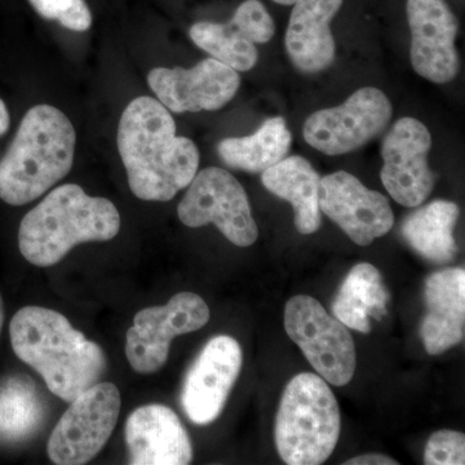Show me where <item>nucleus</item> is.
Here are the masks:
<instances>
[{"label": "nucleus", "instance_id": "nucleus-1", "mask_svg": "<svg viewBox=\"0 0 465 465\" xmlns=\"http://www.w3.org/2000/svg\"><path fill=\"white\" fill-rule=\"evenodd\" d=\"M128 185L137 198L167 202L194 179L200 152L188 137L176 136V124L163 104L137 97L128 104L116 134Z\"/></svg>", "mask_w": 465, "mask_h": 465}, {"label": "nucleus", "instance_id": "nucleus-2", "mask_svg": "<svg viewBox=\"0 0 465 465\" xmlns=\"http://www.w3.org/2000/svg\"><path fill=\"white\" fill-rule=\"evenodd\" d=\"M12 349L35 370L58 399L72 402L100 381L106 369L105 351L52 309H20L9 326Z\"/></svg>", "mask_w": 465, "mask_h": 465}, {"label": "nucleus", "instance_id": "nucleus-3", "mask_svg": "<svg viewBox=\"0 0 465 465\" xmlns=\"http://www.w3.org/2000/svg\"><path fill=\"white\" fill-rule=\"evenodd\" d=\"M119 229L121 215L113 202L66 183L26 213L18 229V247L30 264L47 268L78 244L113 240Z\"/></svg>", "mask_w": 465, "mask_h": 465}, {"label": "nucleus", "instance_id": "nucleus-4", "mask_svg": "<svg viewBox=\"0 0 465 465\" xmlns=\"http://www.w3.org/2000/svg\"><path fill=\"white\" fill-rule=\"evenodd\" d=\"M75 145L74 127L61 110L34 106L0 162V200L11 206L38 200L70 173Z\"/></svg>", "mask_w": 465, "mask_h": 465}, {"label": "nucleus", "instance_id": "nucleus-5", "mask_svg": "<svg viewBox=\"0 0 465 465\" xmlns=\"http://www.w3.org/2000/svg\"><path fill=\"white\" fill-rule=\"evenodd\" d=\"M275 446L284 463L318 465L327 460L341 436V410L321 376H293L275 418Z\"/></svg>", "mask_w": 465, "mask_h": 465}, {"label": "nucleus", "instance_id": "nucleus-6", "mask_svg": "<svg viewBox=\"0 0 465 465\" xmlns=\"http://www.w3.org/2000/svg\"><path fill=\"white\" fill-rule=\"evenodd\" d=\"M284 329L323 381L335 387L351 381L357 365L353 338L318 300L308 295L291 298L284 308Z\"/></svg>", "mask_w": 465, "mask_h": 465}, {"label": "nucleus", "instance_id": "nucleus-7", "mask_svg": "<svg viewBox=\"0 0 465 465\" xmlns=\"http://www.w3.org/2000/svg\"><path fill=\"white\" fill-rule=\"evenodd\" d=\"M177 215L189 228L215 224L238 247L252 246L258 241L259 229L246 191L223 168L208 167L195 174L177 207Z\"/></svg>", "mask_w": 465, "mask_h": 465}, {"label": "nucleus", "instance_id": "nucleus-8", "mask_svg": "<svg viewBox=\"0 0 465 465\" xmlns=\"http://www.w3.org/2000/svg\"><path fill=\"white\" fill-rule=\"evenodd\" d=\"M61 416L48 440V457L58 465L88 463L108 442L121 412V391L97 382L79 394Z\"/></svg>", "mask_w": 465, "mask_h": 465}, {"label": "nucleus", "instance_id": "nucleus-9", "mask_svg": "<svg viewBox=\"0 0 465 465\" xmlns=\"http://www.w3.org/2000/svg\"><path fill=\"white\" fill-rule=\"evenodd\" d=\"M393 108L384 92L363 87L341 105L318 110L302 127L305 142L326 155L354 152L384 133Z\"/></svg>", "mask_w": 465, "mask_h": 465}, {"label": "nucleus", "instance_id": "nucleus-10", "mask_svg": "<svg viewBox=\"0 0 465 465\" xmlns=\"http://www.w3.org/2000/svg\"><path fill=\"white\" fill-rule=\"evenodd\" d=\"M210 316L206 302L193 292L176 293L166 305L143 309L125 336L128 363L139 374H154L166 365L171 341L198 331Z\"/></svg>", "mask_w": 465, "mask_h": 465}, {"label": "nucleus", "instance_id": "nucleus-11", "mask_svg": "<svg viewBox=\"0 0 465 465\" xmlns=\"http://www.w3.org/2000/svg\"><path fill=\"white\" fill-rule=\"evenodd\" d=\"M432 148L430 131L418 119L401 118L388 131L381 146L382 185L397 203L414 208L428 200L436 183L428 155Z\"/></svg>", "mask_w": 465, "mask_h": 465}, {"label": "nucleus", "instance_id": "nucleus-12", "mask_svg": "<svg viewBox=\"0 0 465 465\" xmlns=\"http://www.w3.org/2000/svg\"><path fill=\"white\" fill-rule=\"evenodd\" d=\"M321 213L358 246H370L394 225L393 211L381 193L366 188L353 174L338 171L322 177L318 192Z\"/></svg>", "mask_w": 465, "mask_h": 465}, {"label": "nucleus", "instance_id": "nucleus-13", "mask_svg": "<svg viewBox=\"0 0 465 465\" xmlns=\"http://www.w3.org/2000/svg\"><path fill=\"white\" fill-rule=\"evenodd\" d=\"M242 362L240 342L232 336H215L204 345L182 391L183 411L193 423L207 425L219 418L241 374Z\"/></svg>", "mask_w": 465, "mask_h": 465}, {"label": "nucleus", "instance_id": "nucleus-14", "mask_svg": "<svg viewBox=\"0 0 465 465\" xmlns=\"http://www.w3.org/2000/svg\"><path fill=\"white\" fill-rule=\"evenodd\" d=\"M407 20L411 30L412 67L419 75L437 84L454 81L460 69L455 39L458 18L445 0H407Z\"/></svg>", "mask_w": 465, "mask_h": 465}, {"label": "nucleus", "instance_id": "nucleus-15", "mask_svg": "<svg viewBox=\"0 0 465 465\" xmlns=\"http://www.w3.org/2000/svg\"><path fill=\"white\" fill-rule=\"evenodd\" d=\"M148 84L159 103L171 112H213L232 100L240 90L241 76L211 57L192 69L155 67L149 73Z\"/></svg>", "mask_w": 465, "mask_h": 465}, {"label": "nucleus", "instance_id": "nucleus-16", "mask_svg": "<svg viewBox=\"0 0 465 465\" xmlns=\"http://www.w3.org/2000/svg\"><path fill=\"white\" fill-rule=\"evenodd\" d=\"M125 443L133 465L192 463L191 437L167 406L154 403L134 410L125 423Z\"/></svg>", "mask_w": 465, "mask_h": 465}, {"label": "nucleus", "instance_id": "nucleus-17", "mask_svg": "<svg viewBox=\"0 0 465 465\" xmlns=\"http://www.w3.org/2000/svg\"><path fill=\"white\" fill-rule=\"evenodd\" d=\"M344 0H296L287 26V54L302 73H320L335 60V39L330 24Z\"/></svg>", "mask_w": 465, "mask_h": 465}, {"label": "nucleus", "instance_id": "nucleus-18", "mask_svg": "<svg viewBox=\"0 0 465 465\" xmlns=\"http://www.w3.org/2000/svg\"><path fill=\"white\" fill-rule=\"evenodd\" d=\"M425 302L428 312L421 323V339L425 351L432 356H439L464 339V269H443L428 277Z\"/></svg>", "mask_w": 465, "mask_h": 465}, {"label": "nucleus", "instance_id": "nucleus-19", "mask_svg": "<svg viewBox=\"0 0 465 465\" xmlns=\"http://www.w3.org/2000/svg\"><path fill=\"white\" fill-rule=\"evenodd\" d=\"M262 185L272 194L290 202L295 213V226L302 234H313L322 224L318 192L320 174L300 155L283 158L262 173Z\"/></svg>", "mask_w": 465, "mask_h": 465}, {"label": "nucleus", "instance_id": "nucleus-20", "mask_svg": "<svg viewBox=\"0 0 465 465\" xmlns=\"http://www.w3.org/2000/svg\"><path fill=\"white\" fill-rule=\"evenodd\" d=\"M390 300L381 272L369 262H361L349 272L332 304L333 317L348 329L371 331L370 317L381 320Z\"/></svg>", "mask_w": 465, "mask_h": 465}, {"label": "nucleus", "instance_id": "nucleus-21", "mask_svg": "<svg viewBox=\"0 0 465 465\" xmlns=\"http://www.w3.org/2000/svg\"><path fill=\"white\" fill-rule=\"evenodd\" d=\"M458 204L449 201H433L406 217L402 234L407 243L424 259L436 264H446L457 256L454 240Z\"/></svg>", "mask_w": 465, "mask_h": 465}, {"label": "nucleus", "instance_id": "nucleus-22", "mask_svg": "<svg viewBox=\"0 0 465 465\" xmlns=\"http://www.w3.org/2000/svg\"><path fill=\"white\" fill-rule=\"evenodd\" d=\"M292 136L281 116L268 119L255 134L231 137L219 143L220 158L226 166L251 173H264L289 154Z\"/></svg>", "mask_w": 465, "mask_h": 465}, {"label": "nucleus", "instance_id": "nucleus-23", "mask_svg": "<svg viewBox=\"0 0 465 465\" xmlns=\"http://www.w3.org/2000/svg\"><path fill=\"white\" fill-rule=\"evenodd\" d=\"M189 35L201 50L235 72H249L258 63L255 43L251 42L232 20L226 24H194Z\"/></svg>", "mask_w": 465, "mask_h": 465}, {"label": "nucleus", "instance_id": "nucleus-24", "mask_svg": "<svg viewBox=\"0 0 465 465\" xmlns=\"http://www.w3.org/2000/svg\"><path fill=\"white\" fill-rule=\"evenodd\" d=\"M41 401L30 382L11 379L0 388V439H26L41 423Z\"/></svg>", "mask_w": 465, "mask_h": 465}, {"label": "nucleus", "instance_id": "nucleus-25", "mask_svg": "<svg viewBox=\"0 0 465 465\" xmlns=\"http://www.w3.org/2000/svg\"><path fill=\"white\" fill-rule=\"evenodd\" d=\"M36 14L45 20L57 21L72 32H87L92 14L84 0H29Z\"/></svg>", "mask_w": 465, "mask_h": 465}, {"label": "nucleus", "instance_id": "nucleus-26", "mask_svg": "<svg viewBox=\"0 0 465 465\" xmlns=\"http://www.w3.org/2000/svg\"><path fill=\"white\" fill-rule=\"evenodd\" d=\"M232 21L255 45H264L273 38V18L259 0H244L235 11Z\"/></svg>", "mask_w": 465, "mask_h": 465}, {"label": "nucleus", "instance_id": "nucleus-27", "mask_svg": "<svg viewBox=\"0 0 465 465\" xmlns=\"http://www.w3.org/2000/svg\"><path fill=\"white\" fill-rule=\"evenodd\" d=\"M427 465L465 464V437L457 430H443L428 440L424 452Z\"/></svg>", "mask_w": 465, "mask_h": 465}, {"label": "nucleus", "instance_id": "nucleus-28", "mask_svg": "<svg viewBox=\"0 0 465 465\" xmlns=\"http://www.w3.org/2000/svg\"><path fill=\"white\" fill-rule=\"evenodd\" d=\"M345 465H397L399 461L381 454H365L360 457L351 459L344 463Z\"/></svg>", "mask_w": 465, "mask_h": 465}, {"label": "nucleus", "instance_id": "nucleus-29", "mask_svg": "<svg viewBox=\"0 0 465 465\" xmlns=\"http://www.w3.org/2000/svg\"><path fill=\"white\" fill-rule=\"evenodd\" d=\"M9 128V113L5 101L0 100V136L7 133Z\"/></svg>", "mask_w": 465, "mask_h": 465}, {"label": "nucleus", "instance_id": "nucleus-30", "mask_svg": "<svg viewBox=\"0 0 465 465\" xmlns=\"http://www.w3.org/2000/svg\"><path fill=\"white\" fill-rule=\"evenodd\" d=\"M3 323H5V307H3V299L0 295V333H2Z\"/></svg>", "mask_w": 465, "mask_h": 465}, {"label": "nucleus", "instance_id": "nucleus-31", "mask_svg": "<svg viewBox=\"0 0 465 465\" xmlns=\"http://www.w3.org/2000/svg\"><path fill=\"white\" fill-rule=\"evenodd\" d=\"M273 2L278 3L281 5H292L296 0H273Z\"/></svg>", "mask_w": 465, "mask_h": 465}]
</instances>
